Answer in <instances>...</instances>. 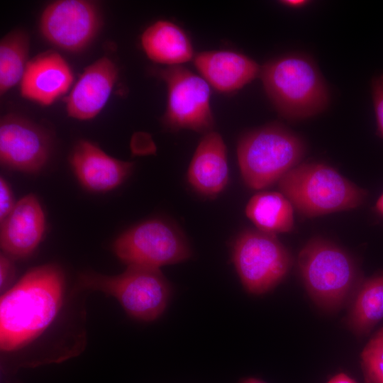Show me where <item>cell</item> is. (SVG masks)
<instances>
[{"mask_svg": "<svg viewBox=\"0 0 383 383\" xmlns=\"http://www.w3.org/2000/svg\"><path fill=\"white\" fill-rule=\"evenodd\" d=\"M63 293L64 277L57 267L28 271L1 297V350L19 349L44 331L55 318Z\"/></svg>", "mask_w": 383, "mask_h": 383, "instance_id": "obj_1", "label": "cell"}, {"mask_svg": "<svg viewBox=\"0 0 383 383\" xmlns=\"http://www.w3.org/2000/svg\"><path fill=\"white\" fill-rule=\"evenodd\" d=\"M260 76L267 96L286 119L314 116L329 104L327 84L307 55L290 53L272 59L260 68Z\"/></svg>", "mask_w": 383, "mask_h": 383, "instance_id": "obj_2", "label": "cell"}, {"mask_svg": "<svg viewBox=\"0 0 383 383\" xmlns=\"http://www.w3.org/2000/svg\"><path fill=\"white\" fill-rule=\"evenodd\" d=\"M280 192L296 210L315 217L360 206L367 192L334 168L317 162L299 164L278 182Z\"/></svg>", "mask_w": 383, "mask_h": 383, "instance_id": "obj_3", "label": "cell"}, {"mask_svg": "<svg viewBox=\"0 0 383 383\" xmlns=\"http://www.w3.org/2000/svg\"><path fill=\"white\" fill-rule=\"evenodd\" d=\"M306 151L303 140L284 126L273 123L244 134L237 157L245 184L262 189L299 165Z\"/></svg>", "mask_w": 383, "mask_h": 383, "instance_id": "obj_4", "label": "cell"}, {"mask_svg": "<svg viewBox=\"0 0 383 383\" xmlns=\"http://www.w3.org/2000/svg\"><path fill=\"white\" fill-rule=\"evenodd\" d=\"M298 266L309 295L326 310L341 308L361 284L359 270L350 255L320 238H312L301 249Z\"/></svg>", "mask_w": 383, "mask_h": 383, "instance_id": "obj_5", "label": "cell"}, {"mask_svg": "<svg viewBox=\"0 0 383 383\" xmlns=\"http://www.w3.org/2000/svg\"><path fill=\"white\" fill-rule=\"evenodd\" d=\"M85 288L114 296L126 312L141 321L157 318L170 299L171 285L159 268L130 265L121 274L88 272L80 277Z\"/></svg>", "mask_w": 383, "mask_h": 383, "instance_id": "obj_6", "label": "cell"}, {"mask_svg": "<svg viewBox=\"0 0 383 383\" xmlns=\"http://www.w3.org/2000/svg\"><path fill=\"white\" fill-rule=\"evenodd\" d=\"M232 259L244 288L250 294H265L287 274L292 257L276 235L260 230L242 231L233 245Z\"/></svg>", "mask_w": 383, "mask_h": 383, "instance_id": "obj_7", "label": "cell"}, {"mask_svg": "<svg viewBox=\"0 0 383 383\" xmlns=\"http://www.w3.org/2000/svg\"><path fill=\"white\" fill-rule=\"evenodd\" d=\"M116 255L128 266L154 268L176 264L192 255L190 246L177 227L167 221H145L123 232L113 243Z\"/></svg>", "mask_w": 383, "mask_h": 383, "instance_id": "obj_8", "label": "cell"}, {"mask_svg": "<svg viewBox=\"0 0 383 383\" xmlns=\"http://www.w3.org/2000/svg\"><path fill=\"white\" fill-rule=\"evenodd\" d=\"M167 86V101L164 123L172 130L189 129L207 133L214 120L211 109V89L201 77L182 65L160 70Z\"/></svg>", "mask_w": 383, "mask_h": 383, "instance_id": "obj_9", "label": "cell"}, {"mask_svg": "<svg viewBox=\"0 0 383 383\" xmlns=\"http://www.w3.org/2000/svg\"><path fill=\"white\" fill-rule=\"evenodd\" d=\"M101 26L96 4L84 0H59L44 9L40 22L43 37L55 46L77 52L86 48Z\"/></svg>", "mask_w": 383, "mask_h": 383, "instance_id": "obj_10", "label": "cell"}, {"mask_svg": "<svg viewBox=\"0 0 383 383\" xmlns=\"http://www.w3.org/2000/svg\"><path fill=\"white\" fill-rule=\"evenodd\" d=\"M50 148V138L42 127L16 114L1 118L0 160L4 166L37 172L47 163Z\"/></svg>", "mask_w": 383, "mask_h": 383, "instance_id": "obj_11", "label": "cell"}, {"mask_svg": "<svg viewBox=\"0 0 383 383\" xmlns=\"http://www.w3.org/2000/svg\"><path fill=\"white\" fill-rule=\"evenodd\" d=\"M118 74L116 65L107 57L86 67L66 99L68 116L78 120L96 117L109 100Z\"/></svg>", "mask_w": 383, "mask_h": 383, "instance_id": "obj_12", "label": "cell"}, {"mask_svg": "<svg viewBox=\"0 0 383 383\" xmlns=\"http://www.w3.org/2000/svg\"><path fill=\"white\" fill-rule=\"evenodd\" d=\"M45 227L40 201L33 194L25 196L1 222L0 244L4 254L13 258L30 255L41 241Z\"/></svg>", "mask_w": 383, "mask_h": 383, "instance_id": "obj_13", "label": "cell"}, {"mask_svg": "<svg viewBox=\"0 0 383 383\" xmlns=\"http://www.w3.org/2000/svg\"><path fill=\"white\" fill-rule=\"evenodd\" d=\"M70 162L81 184L94 192H106L118 187L133 166L132 162L109 155L96 145L85 140L75 145Z\"/></svg>", "mask_w": 383, "mask_h": 383, "instance_id": "obj_14", "label": "cell"}, {"mask_svg": "<svg viewBox=\"0 0 383 383\" xmlns=\"http://www.w3.org/2000/svg\"><path fill=\"white\" fill-rule=\"evenodd\" d=\"M72 82V71L66 60L58 52L48 51L28 61L21 81V94L49 106L68 91Z\"/></svg>", "mask_w": 383, "mask_h": 383, "instance_id": "obj_15", "label": "cell"}, {"mask_svg": "<svg viewBox=\"0 0 383 383\" xmlns=\"http://www.w3.org/2000/svg\"><path fill=\"white\" fill-rule=\"evenodd\" d=\"M194 63L209 85L221 92H232L251 82L260 73L257 63L248 56L232 50L197 53Z\"/></svg>", "mask_w": 383, "mask_h": 383, "instance_id": "obj_16", "label": "cell"}, {"mask_svg": "<svg viewBox=\"0 0 383 383\" xmlns=\"http://www.w3.org/2000/svg\"><path fill=\"white\" fill-rule=\"evenodd\" d=\"M187 179L205 196H216L225 189L228 182L227 148L218 133L204 134L190 162Z\"/></svg>", "mask_w": 383, "mask_h": 383, "instance_id": "obj_17", "label": "cell"}, {"mask_svg": "<svg viewBox=\"0 0 383 383\" xmlns=\"http://www.w3.org/2000/svg\"><path fill=\"white\" fill-rule=\"evenodd\" d=\"M141 45L150 60L168 66L181 65L195 56L187 33L168 21H157L147 28L141 35Z\"/></svg>", "mask_w": 383, "mask_h": 383, "instance_id": "obj_18", "label": "cell"}, {"mask_svg": "<svg viewBox=\"0 0 383 383\" xmlns=\"http://www.w3.org/2000/svg\"><path fill=\"white\" fill-rule=\"evenodd\" d=\"M293 208L281 192H262L249 200L245 214L258 230L276 235L292 231Z\"/></svg>", "mask_w": 383, "mask_h": 383, "instance_id": "obj_19", "label": "cell"}, {"mask_svg": "<svg viewBox=\"0 0 383 383\" xmlns=\"http://www.w3.org/2000/svg\"><path fill=\"white\" fill-rule=\"evenodd\" d=\"M383 318V272L362 282L347 316L348 328L365 335Z\"/></svg>", "mask_w": 383, "mask_h": 383, "instance_id": "obj_20", "label": "cell"}, {"mask_svg": "<svg viewBox=\"0 0 383 383\" xmlns=\"http://www.w3.org/2000/svg\"><path fill=\"white\" fill-rule=\"evenodd\" d=\"M30 40L27 33L14 30L0 41V94L21 82L28 62Z\"/></svg>", "mask_w": 383, "mask_h": 383, "instance_id": "obj_21", "label": "cell"}, {"mask_svg": "<svg viewBox=\"0 0 383 383\" xmlns=\"http://www.w3.org/2000/svg\"><path fill=\"white\" fill-rule=\"evenodd\" d=\"M360 359L365 383H383V327L365 346Z\"/></svg>", "mask_w": 383, "mask_h": 383, "instance_id": "obj_22", "label": "cell"}, {"mask_svg": "<svg viewBox=\"0 0 383 383\" xmlns=\"http://www.w3.org/2000/svg\"><path fill=\"white\" fill-rule=\"evenodd\" d=\"M372 91L377 130L383 138V73L373 79Z\"/></svg>", "mask_w": 383, "mask_h": 383, "instance_id": "obj_23", "label": "cell"}, {"mask_svg": "<svg viewBox=\"0 0 383 383\" xmlns=\"http://www.w3.org/2000/svg\"><path fill=\"white\" fill-rule=\"evenodd\" d=\"M16 203L10 186L4 178L0 179V221L2 222L11 213Z\"/></svg>", "mask_w": 383, "mask_h": 383, "instance_id": "obj_24", "label": "cell"}, {"mask_svg": "<svg viewBox=\"0 0 383 383\" xmlns=\"http://www.w3.org/2000/svg\"><path fill=\"white\" fill-rule=\"evenodd\" d=\"M14 274L13 265L9 257L1 254L0 257V288L4 290L11 283Z\"/></svg>", "mask_w": 383, "mask_h": 383, "instance_id": "obj_25", "label": "cell"}, {"mask_svg": "<svg viewBox=\"0 0 383 383\" xmlns=\"http://www.w3.org/2000/svg\"><path fill=\"white\" fill-rule=\"evenodd\" d=\"M327 383H357L353 379L345 373H338L333 377Z\"/></svg>", "mask_w": 383, "mask_h": 383, "instance_id": "obj_26", "label": "cell"}, {"mask_svg": "<svg viewBox=\"0 0 383 383\" xmlns=\"http://www.w3.org/2000/svg\"><path fill=\"white\" fill-rule=\"evenodd\" d=\"M281 3L291 8H301L306 6L309 1L306 0H286L282 1Z\"/></svg>", "mask_w": 383, "mask_h": 383, "instance_id": "obj_27", "label": "cell"}, {"mask_svg": "<svg viewBox=\"0 0 383 383\" xmlns=\"http://www.w3.org/2000/svg\"><path fill=\"white\" fill-rule=\"evenodd\" d=\"M374 208L377 212L383 216V194L377 199Z\"/></svg>", "mask_w": 383, "mask_h": 383, "instance_id": "obj_28", "label": "cell"}, {"mask_svg": "<svg viewBox=\"0 0 383 383\" xmlns=\"http://www.w3.org/2000/svg\"><path fill=\"white\" fill-rule=\"evenodd\" d=\"M240 383H266V382L260 379H257L255 377H248L241 380Z\"/></svg>", "mask_w": 383, "mask_h": 383, "instance_id": "obj_29", "label": "cell"}]
</instances>
